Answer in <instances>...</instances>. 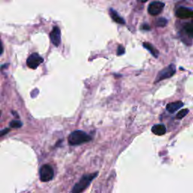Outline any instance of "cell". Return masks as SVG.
<instances>
[{"instance_id": "obj_6", "label": "cell", "mask_w": 193, "mask_h": 193, "mask_svg": "<svg viewBox=\"0 0 193 193\" xmlns=\"http://www.w3.org/2000/svg\"><path fill=\"white\" fill-rule=\"evenodd\" d=\"M165 8V4L161 2H151L148 7V12L152 16H157Z\"/></svg>"}, {"instance_id": "obj_21", "label": "cell", "mask_w": 193, "mask_h": 193, "mask_svg": "<svg viewBox=\"0 0 193 193\" xmlns=\"http://www.w3.org/2000/svg\"><path fill=\"white\" fill-rule=\"evenodd\" d=\"M147 1H148V0H141V2H147Z\"/></svg>"}, {"instance_id": "obj_8", "label": "cell", "mask_w": 193, "mask_h": 193, "mask_svg": "<svg viewBox=\"0 0 193 193\" xmlns=\"http://www.w3.org/2000/svg\"><path fill=\"white\" fill-rule=\"evenodd\" d=\"M61 32L60 29L58 27H54L53 28L52 31L50 33V39L51 40V43L55 46H59L61 43Z\"/></svg>"}, {"instance_id": "obj_4", "label": "cell", "mask_w": 193, "mask_h": 193, "mask_svg": "<svg viewBox=\"0 0 193 193\" xmlns=\"http://www.w3.org/2000/svg\"><path fill=\"white\" fill-rule=\"evenodd\" d=\"M175 72H176V67H175L174 65H169V66H167L166 68H165V69H162L161 71H160L159 73L157 76L155 82L156 83V82H160V81L164 80V79L171 78V76L174 75Z\"/></svg>"}, {"instance_id": "obj_5", "label": "cell", "mask_w": 193, "mask_h": 193, "mask_svg": "<svg viewBox=\"0 0 193 193\" xmlns=\"http://www.w3.org/2000/svg\"><path fill=\"white\" fill-rule=\"evenodd\" d=\"M43 62V58L39 54H36V53H33L27 58V64L30 69H36Z\"/></svg>"}, {"instance_id": "obj_15", "label": "cell", "mask_w": 193, "mask_h": 193, "mask_svg": "<svg viewBox=\"0 0 193 193\" xmlns=\"http://www.w3.org/2000/svg\"><path fill=\"white\" fill-rule=\"evenodd\" d=\"M188 113H189V109H181L179 113H178L177 114H176V118H177V119H182L183 118H184L185 116H186V115L188 114Z\"/></svg>"}, {"instance_id": "obj_17", "label": "cell", "mask_w": 193, "mask_h": 193, "mask_svg": "<svg viewBox=\"0 0 193 193\" xmlns=\"http://www.w3.org/2000/svg\"><path fill=\"white\" fill-rule=\"evenodd\" d=\"M124 52H125V49H124V47H123L122 45H119V46L118 47L117 49V54L118 56H120V55L124 54Z\"/></svg>"}, {"instance_id": "obj_7", "label": "cell", "mask_w": 193, "mask_h": 193, "mask_svg": "<svg viewBox=\"0 0 193 193\" xmlns=\"http://www.w3.org/2000/svg\"><path fill=\"white\" fill-rule=\"evenodd\" d=\"M176 16L180 19L191 18L193 16V11L186 7H180L176 11Z\"/></svg>"}, {"instance_id": "obj_10", "label": "cell", "mask_w": 193, "mask_h": 193, "mask_svg": "<svg viewBox=\"0 0 193 193\" xmlns=\"http://www.w3.org/2000/svg\"><path fill=\"white\" fill-rule=\"evenodd\" d=\"M152 131L154 134L158 136H161L166 133V128L163 124H155L152 128Z\"/></svg>"}, {"instance_id": "obj_22", "label": "cell", "mask_w": 193, "mask_h": 193, "mask_svg": "<svg viewBox=\"0 0 193 193\" xmlns=\"http://www.w3.org/2000/svg\"><path fill=\"white\" fill-rule=\"evenodd\" d=\"M1 115H2V113H1V112H0V116H1Z\"/></svg>"}, {"instance_id": "obj_12", "label": "cell", "mask_w": 193, "mask_h": 193, "mask_svg": "<svg viewBox=\"0 0 193 193\" xmlns=\"http://www.w3.org/2000/svg\"><path fill=\"white\" fill-rule=\"evenodd\" d=\"M143 47L147 50V51H150L151 54L153 55L155 58H158V50H156L155 48H154L153 45H152L151 44L148 43H143Z\"/></svg>"}, {"instance_id": "obj_2", "label": "cell", "mask_w": 193, "mask_h": 193, "mask_svg": "<svg viewBox=\"0 0 193 193\" xmlns=\"http://www.w3.org/2000/svg\"><path fill=\"white\" fill-rule=\"evenodd\" d=\"M97 174H98V173L96 172V173L82 176L80 180L76 183L74 187L72 188V193H82V192H84L88 187L91 181L97 176Z\"/></svg>"}, {"instance_id": "obj_18", "label": "cell", "mask_w": 193, "mask_h": 193, "mask_svg": "<svg viewBox=\"0 0 193 193\" xmlns=\"http://www.w3.org/2000/svg\"><path fill=\"white\" fill-rule=\"evenodd\" d=\"M9 131H10V129L9 128H6V129L2 130V131H0V137H2V136L6 135V134H8Z\"/></svg>"}, {"instance_id": "obj_1", "label": "cell", "mask_w": 193, "mask_h": 193, "mask_svg": "<svg viewBox=\"0 0 193 193\" xmlns=\"http://www.w3.org/2000/svg\"><path fill=\"white\" fill-rule=\"evenodd\" d=\"M91 140V137L84 131H75L69 134L68 137V142L71 146L80 145Z\"/></svg>"}, {"instance_id": "obj_11", "label": "cell", "mask_w": 193, "mask_h": 193, "mask_svg": "<svg viewBox=\"0 0 193 193\" xmlns=\"http://www.w3.org/2000/svg\"><path fill=\"white\" fill-rule=\"evenodd\" d=\"M109 14L111 16L112 19L114 20L115 22H116L118 24H125V20L118 14L117 11L113 10V9H109Z\"/></svg>"}, {"instance_id": "obj_13", "label": "cell", "mask_w": 193, "mask_h": 193, "mask_svg": "<svg viewBox=\"0 0 193 193\" xmlns=\"http://www.w3.org/2000/svg\"><path fill=\"white\" fill-rule=\"evenodd\" d=\"M184 30L186 32V33L187 34L188 36L190 39H192L193 37V26L191 23H188L186 24V25L184 26Z\"/></svg>"}, {"instance_id": "obj_19", "label": "cell", "mask_w": 193, "mask_h": 193, "mask_svg": "<svg viewBox=\"0 0 193 193\" xmlns=\"http://www.w3.org/2000/svg\"><path fill=\"white\" fill-rule=\"evenodd\" d=\"M143 30H150V27H149V26L147 25V24H144L143 27Z\"/></svg>"}, {"instance_id": "obj_3", "label": "cell", "mask_w": 193, "mask_h": 193, "mask_svg": "<svg viewBox=\"0 0 193 193\" xmlns=\"http://www.w3.org/2000/svg\"><path fill=\"white\" fill-rule=\"evenodd\" d=\"M40 180L43 182H48L54 177V170L49 165H44L39 171Z\"/></svg>"}, {"instance_id": "obj_20", "label": "cell", "mask_w": 193, "mask_h": 193, "mask_svg": "<svg viewBox=\"0 0 193 193\" xmlns=\"http://www.w3.org/2000/svg\"><path fill=\"white\" fill-rule=\"evenodd\" d=\"M2 52H3V47H2V45L1 42H0V55L2 54Z\"/></svg>"}, {"instance_id": "obj_14", "label": "cell", "mask_w": 193, "mask_h": 193, "mask_svg": "<svg viewBox=\"0 0 193 193\" xmlns=\"http://www.w3.org/2000/svg\"><path fill=\"white\" fill-rule=\"evenodd\" d=\"M168 24V20L165 17H160L156 21V26L157 27H165V26Z\"/></svg>"}, {"instance_id": "obj_9", "label": "cell", "mask_w": 193, "mask_h": 193, "mask_svg": "<svg viewBox=\"0 0 193 193\" xmlns=\"http://www.w3.org/2000/svg\"><path fill=\"white\" fill-rule=\"evenodd\" d=\"M183 106V103L181 101H176L173 102V103H170L167 105L166 109L167 111L169 112L170 113H174L175 112H176L177 110H179Z\"/></svg>"}, {"instance_id": "obj_16", "label": "cell", "mask_w": 193, "mask_h": 193, "mask_svg": "<svg viewBox=\"0 0 193 193\" xmlns=\"http://www.w3.org/2000/svg\"><path fill=\"white\" fill-rule=\"evenodd\" d=\"M23 125L22 122L20 121H17V120H14V121H11L10 126L13 128H19Z\"/></svg>"}]
</instances>
